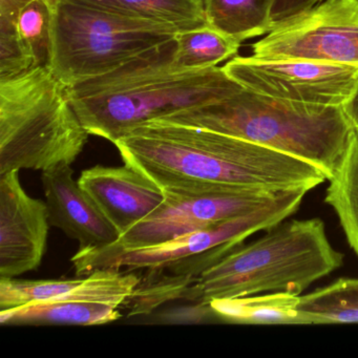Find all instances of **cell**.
I'll return each mask as SVG.
<instances>
[{
    "label": "cell",
    "instance_id": "cell-7",
    "mask_svg": "<svg viewBox=\"0 0 358 358\" xmlns=\"http://www.w3.org/2000/svg\"><path fill=\"white\" fill-rule=\"evenodd\" d=\"M305 190L284 192L251 213L176 236L150 246L119 248L114 245L79 249L71 259L78 275L99 269H148L194 280L202 272L261 230H268L296 213Z\"/></svg>",
    "mask_w": 358,
    "mask_h": 358
},
{
    "label": "cell",
    "instance_id": "cell-17",
    "mask_svg": "<svg viewBox=\"0 0 358 358\" xmlns=\"http://www.w3.org/2000/svg\"><path fill=\"white\" fill-rule=\"evenodd\" d=\"M299 301L296 295L267 293L215 299L207 307L221 320L236 324H306L297 310Z\"/></svg>",
    "mask_w": 358,
    "mask_h": 358
},
{
    "label": "cell",
    "instance_id": "cell-3",
    "mask_svg": "<svg viewBox=\"0 0 358 358\" xmlns=\"http://www.w3.org/2000/svg\"><path fill=\"white\" fill-rule=\"evenodd\" d=\"M226 134L295 157L331 179L355 136L341 106L301 103L243 89L160 119Z\"/></svg>",
    "mask_w": 358,
    "mask_h": 358
},
{
    "label": "cell",
    "instance_id": "cell-21",
    "mask_svg": "<svg viewBox=\"0 0 358 358\" xmlns=\"http://www.w3.org/2000/svg\"><path fill=\"white\" fill-rule=\"evenodd\" d=\"M297 310L306 324L358 322V278H339L309 294L299 295Z\"/></svg>",
    "mask_w": 358,
    "mask_h": 358
},
{
    "label": "cell",
    "instance_id": "cell-1",
    "mask_svg": "<svg viewBox=\"0 0 358 358\" xmlns=\"http://www.w3.org/2000/svg\"><path fill=\"white\" fill-rule=\"evenodd\" d=\"M114 145L124 164L162 189L234 185L310 192L327 180L317 167L255 142L209 129L150 121Z\"/></svg>",
    "mask_w": 358,
    "mask_h": 358
},
{
    "label": "cell",
    "instance_id": "cell-12",
    "mask_svg": "<svg viewBox=\"0 0 358 358\" xmlns=\"http://www.w3.org/2000/svg\"><path fill=\"white\" fill-rule=\"evenodd\" d=\"M47 204L22 188L20 171L0 175V278L36 270L47 249Z\"/></svg>",
    "mask_w": 358,
    "mask_h": 358
},
{
    "label": "cell",
    "instance_id": "cell-11",
    "mask_svg": "<svg viewBox=\"0 0 358 358\" xmlns=\"http://www.w3.org/2000/svg\"><path fill=\"white\" fill-rule=\"evenodd\" d=\"M141 278L119 269L91 272L75 288L56 299L27 303L0 311L3 324H76L97 326L122 316L119 308L127 303Z\"/></svg>",
    "mask_w": 358,
    "mask_h": 358
},
{
    "label": "cell",
    "instance_id": "cell-5",
    "mask_svg": "<svg viewBox=\"0 0 358 358\" xmlns=\"http://www.w3.org/2000/svg\"><path fill=\"white\" fill-rule=\"evenodd\" d=\"M89 136L68 85L49 68L0 80V175L72 164Z\"/></svg>",
    "mask_w": 358,
    "mask_h": 358
},
{
    "label": "cell",
    "instance_id": "cell-15",
    "mask_svg": "<svg viewBox=\"0 0 358 358\" xmlns=\"http://www.w3.org/2000/svg\"><path fill=\"white\" fill-rule=\"evenodd\" d=\"M78 183L120 236L156 210L165 199L162 188L127 164L85 169Z\"/></svg>",
    "mask_w": 358,
    "mask_h": 358
},
{
    "label": "cell",
    "instance_id": "cell-14",
    "mask_svg": "<svg viewBox=\"0 0 358 358\" xmlns=\"http://www.w3.org/2000/svg\"><path fill=\"white\" fill-rule=\"evenodd\" d=\"M73 175L68 163L43 171L50 225L78 241L80 249L114 244L120 234Z\"/></svg>",
    "mask_w": 358,
    "mask_h": 358
},
{
    "label": "cell",
    "instance_id": "cell-22",
    "mask_svg": "<svg viewBox=\"0 0 358 358\" xmlns=\"http://www.w3.org/2000/svg\"><path fill=\"white\" fill-rule=\"evenodd\" d=\"M81 282L70 280H16L0 278V309H12L27 303L49 301L69 292Z\"/></svg>",
    "mask_w": 358,
    "mask_h": 358
},
{
    "label": "cell",
    "instance_id": "cell-16",
    "mask_svg": "<svg viewBox=\"0 0 358 358\" xmlns=\"http://www.w3.org/2000/svg\"><path fill=\"white\" fill-rule=\"evenodd\" d=\"M135 20L166 24L180 33L208 26L204 0H74Z\"/></svg>",
    "mask_w": 358,
    "mask_h": 358
},
{
    "label": "cell",
    "instance_id": "cell-13",
    "mask_svg": "<svg viewBox=\"0 0 358 358\" xmlns=\"http://www.w3.org/2000/svg\"><path fill=\"white\" fill-rule=\"evenodd\" d=\"M53 0H0V80L49 68Z\"/></svg>",
    "mask_w": 358,
    "mask_h": 358
},
{
    "label": "cell",
    "instance_id": "cell-4",
    "mask_svg": "<svg viewBox=\"0 0 358 358\" xmlns=\"http://www.w3.org/2000/svg\"><path fill=\"white\" fill-rule=\"evenodd\" d=\"M266 231L202 272L185 299L207 307L215 299L267 293L299 296L343 266V253L333 248L318 217L282 221Z\"/></svg>",
    "mask_w": 358,
    "mask_h": 358
},
{
    "label": "cell",
    "instance_id": "cell-19",
    "mask_svg": "<svg viewBox=\"0 0 358 358\" xmlns=\"http://www.w3.org/2000/svg\"><path fill=\"white\" fill-rule=\"evenodd\" d=\"M328 181L324 202L336 213L348 243L358 257V133Z\"/></svg>",
    "mask_w": 358,
    "mask_h": 358
},
{
    "label": "cell",
    "instance_id": "cell-10",
    "mask_svg": "<svg viewBox=\"0 0 358 358\" xmlns=\"http://www.w3.org/2000/svg\"><path fill=\"white\" fill-rule=\"evenodd\" d=\"M226 74L244 89L301 103L341 106L358 80V69L297 59L231 58Z\"/></svg>",
    "mask_w": 358,
    "mask_h": 358
},
{
    "label": "cell",
    "instance_id": "cell-18",
    "mask_svg": "<svg viewBox=\"0 0 358 358\" xmlns=\"http://www.w3.org/2000/svg\"><path fill=\"white\" fill-rule=\"evenodd\" d=\"M274 0H204L208 26L242 43L272 27Z\"/></svg>",
    "mask_w": 358,
    "mask_h": 358
},
{
    "label": "cell",
    "instance_id": "cell-8",
    "mask_svg": "<svg viewBox=\"0 0 358 358\" xmlns=\"http://www.w3.org/2000/svg\"><path fill=\"white\" fill-rule=\"evenodd\" d=\"M252 56L358 69V0H322L276 22L252 45Z\"/></svg>",
    "mask_w": 358,
    "mask_h": 358
},
{
    "label": "cell",
    "instance_id": "cell-23",
    "mask_svg": "<svg viewBox=\"0 0 358 358\" xmlns=\"http://www.w3.org/2000/svg\"><path fill=\"white\" fill-rule=\"evenodd\" d=\"M320 1L322 0H274L272 8L273 24L306 11Z\"/></svg>",
    "mask_w": 358,
    "mask_h": 358
},
{
    "label": "cell",
    "instance_id": "cell-6",
    "mask_svg": "<svg viewBox=\"0 0 358 358\" xmlns=\"http://www.w3.org/2000/svg\"><path fill=\"white\" fill-rule=\"evenodd\" d=\"M177 29L74 0H53L49 69L64 85L108 74L173 41Z\"/></svg>",
    "mask_w": 358,
    "mask_h": 358
},
{
    "label": "cell",
    "instance_id": "cell-24",
    "mask_svg": "<svg viewBox=\"0 0 358 358\" xmlns=\"http://www.w3.org/2000/svg\"><path fill=\"white\" fill-rule=\"evenodd\" d=\"M345 117L355 133H358V80L350 97L341 106Z\"/></svg>",
    "mask_w": 358,
    "mask_h": 358
},
{
    "label": "cell",
    "instance_id": "cell-9",
    "mask_svg": "<svg viewBox=\"0 0 358 358\" xmlns=\"http://www.w3.org/2000/svg\"><path fill=\"white\" fill-rule=\"evenodd\" d=\"M162 190V204L110 245L136 248L159 244L246 215L280 194L234 185Z\"/></svg>",
    "mask_w": 358,
    "mask_h": 358
},
{
    "label": "cell",
    "instance_id": "cell-20",
    "mask_svg": "<svg viewBox=\"0 0 358 358\" xmlns=\"http://www.w3.org/2000/svg\"><path fill=\"white\" fill-rule=\"evenodd\" d=\"M241 43L206 26L179 33L176 37L173 66L176 71H196L217 66L236 57Z\"/></svg>",
    "mask_w": 358,
    "mask_h": 358
},
{
    "label": "cell",
    "instance_id": "cell-2",
    "mask_svg": "<svg viewBox=\"0 0 358 358\" xmlns=\"http://www.w3.org/2000/svg\"><path fill=\"white\" fill-rule=\"evenodd\" d=\"M176 38L120 68L68 87L90 135L113 144L131 129L169 115L225 99L244 89L223 66L176 71Z\"/></svg>",
    "mask_w": 358,
    "mask_h": 358
}]
</instances>
